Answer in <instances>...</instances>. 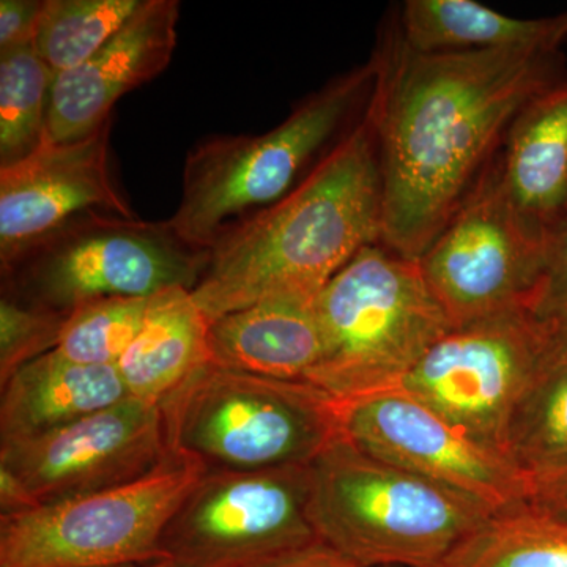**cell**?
<instances>
[{"mask_svg": "<svg viewBox=\"0 0 567 567\" xmlns=\"http://www.w3.org/2000/svg\"><path fill=\"white\" fill-rule=\"evenodd\" d=\"M372 58L380 244L420 259L487 173L518 112L567 80L566 59L544 50L427 54L398 31Z\"/></svg>", "mask_w": 567, "mask_h": 567, "instance_id": "cell-1", "label": "cell"}, {"mask_svg": "<svg viewBox=\"0 0 567 567\" xmlns=\"http://www.w3.org/2000/svg\"><path fill=\"white\" fill-rule=\"evenodd\" d=\"M382 216V169L369 104L349 136L292 194L208 249L194 301L210 323L260 301L319 297L361 249L380 244Z\"/></svg>", "mask_w": 567, "mask_h": 567, "instance_id": "cell-2", "label": "cell"}, {"mask_svg": "<svg viewBox=\"0 0 567 567\" xmlns=\"http://www.w3.org/2000/svg\"><path fill=\"white\" fill-rule=\"evenodd\" d=\"M375 82L372 58L306 96L270 132L197 142L183 166L181 204L167 223L186 244L208 251L281 203L361 122Z\"/></svg>", "mask_w": 567, "mask_h": 567, "instance_id": "cell-3", "label": "cell"}, {"mask_svg": "<svg viewBox=\"0 0 567 567\" xmlns=\"http://www.w3.org/2000/svg\"><path fill=\"white\" fill-rule=\"evenodd\" d=\"M309 516L323 544L371 567H451L494 517L380 461L344 435L309 462Z\"/></svg>", "mask_w": 567, "mask_h": 567, "instance_id": "cell-4", "label": "cell"}, {"mask_svg": "<svg viewBox=\"0 0 567 567\" xmlns=\"http://www.w3.org/2000/svg\"><path fill=\"white\" fill-rule=\"evenodd\" d=\"M322 354L308 377L338 402L398 390L453 330L417 259L365 246L316 300Z\"/></svg>", "mask_w": 567, "mask_h": 567, "instance_id": "cell-5", "label": "cell"}, {"mask_svg": "<svg viewBox=\"0 0 567 567\" xmlns=\"http://www.w3.org/2000/svg\"><path fill=\"white\" fill-rule=\"evenodd\" d=\"M162 406L171 450L199 458L207 470L308 465L342 434L339 402L312 383L212 361Z\"/></svg>", "mask_w": 567, "mask_h": 567, "instance_id": "cell-6", "label": "cell"}, {"mask_svg": "<svg viewBox=\"0 0 567 567\" xmlns=\"http://www.w3.org/2000/svg\"><path fill=\"white\" fill-rule=\"evenodd\" d=\"M207 259L167 221L91 212L25 249L0 276L3 295L70 315L103 298L193 290Z\"/></svg>", "mask_w": 567, "mask_h": 567, "instance_id": "cell-7", "label": "cell"}, {"mask_svg": "<svg viewBox=\"0 0 567 567\" xmlns=\"http://www.w3.org/2000/svg\"><path fill=\"white\" fill-rule=\"evenodd\" d=\"M207 466L171 451L147 475L0 516V567H117L162 561V536Z\"/></svg>", "mask_w": 567, "mask_h": 567, "instance_id": "cell-8", "label": "cell"}, {"mask_svg": "<svg viewBox=\"0 0 567 567\" xmlns=\"http://www.w3.org/2000/svg\"><path fill=\"white\" fill-rule=\"evenodd\" d=\"M308 465L207 470L164 528L163 561L274 567L322 543L309 516Z\"/></svg>", "mask_w": 567, "mask_h": 567, "instance_id": "cell-9", "label": "cell"}, {"mask_svg": "<svg viewBox=\"0 0 567 567\" xmlns=\"http://www.w3.org/2000/svg\"><path fill=\"white\" fill-rule=\"evenodd\" d=\"M453 328L528 309L544 268V227L511 203L494 163L417 259Z\"/></svg>", "mask_w": 567, "mask_h": 567, "instance_id": "cell-10", "label": "cell"}, {"mask_svg": "<svg viewBox=\"0 0 567 567\" xmlns=\"http://www.w3.org/2000/svg\"><path fill=\"white\" fill-rule=\"evenodd\" d=\"M550 339V328L528 309L453 328L421 358L401 390L507 457L511 421Z\"/></svg>", "mask_w": 567, "mask_h": 567, "instance_id": "cell-11", "label": "cell"}, {"mask_svg": "<svg viewBox=\"0 0 567 567\" xmlns=\"http://www.w3.org/2000/svg\"><path fill=\"white\" fill-rule=\"evenodd\" d=\"M339 415L342 435L364 453L456 492L494 516L528 505L529 481L509 458L401 388L339 402Z\"/></svg>", "mask_w": 567, "mask_h": 567, "instance_id": "cell-12", "label": "cell"}, {"mask_svg": "<svg viewBox=\"0 0 567 567\" xmlns=\"http://www.w3.org/2000/svg\"><path fill=\"white\" fill-rule=\"evenodd\" d=\"M171 451L163 406L130 398L48 434L0 443V465L48 505L133 483Z\"/></svg>", "mask_w": 567, "mask_h": 567, "instance_id": "cell-13", "label": "cell"}, {"mask_svg": "<svg viewBox=\"0 0 567 567\" xmlns=\"http://www.w3.org/2000/svg\"><path fill=\"white\" fill-rule=\"evenodd\" d=\"M111 125L0 167V268L85 213L136 218L112 171Z\"/></svg>", "mask_w": 567, "mask_h": 567, "instance_id": "cell-14", "label": "cell"}, {"mask_svg": "<svg viewBox=\"0 0 567 567\" xmlns=\"http://www.w3.org/2000/svg\"><path fill=\"white\" fill-rule=\"evenodd\" d=\"M181 2L142 0L140 9L89 61L55 74L47 142L89 136L111 121L115 103L166 70L177 47Z\"/></svg>", "mask_w": 567, "mask_h": 567, "instance_id": "cell-15", "label": "cell"}, {"mask_svg": "<svg viewBox=\"0 0 567 567\" xmlns=\"http://www.w3.org/2000/svg\"><path fill=\"white\" fill-rule=\"evenodd\" d=\"M316 298L284 297L208 324L212 363L246 374L308 382L322 354Z\"/></svg>", "mask_w": 567, "mask_h": 567, "instance_id": "cell-16", "label": "cell"}, {"mask_svg": "<svg viewBox=\"0 0 567 567\" xmlns=\"http://www.w3.org/2000/svg\"><path fill=\"white\" fill-rule=\"evenodd\" d=\"M0 386V443L48 434L132 398L117 365L76 363L58 350Z\"/></svg>", "mask_w": 567, "mask_h": 567, "instance_id": "cell-17", "label": "cell"}, {"mask_svg": "<svg viewBox=\"0 0 567 567\" xmlns=\"http://www.w3.org/2000/svg\"><path fill=\"white\" fill-rule=\"evenodd\" d=\"M495 171L511 203L539 226L567 207V80L518 112Z\"/></svg>", "mask_w": 567, "mask_h": 567, "instance_id": "cell-18", "label": "cell"}, {"mask_svg": "<svg viewBox=\"0 0 567 567\" xmlns=\"http://www.w3.org/2000/svg\"><path fill=\"white\" fill-rule=\"evenodd\" d=\"M208 320L183 287L153 295L140 334L117 363L130 395L163 405L210 361Z\"/></svg>", "mask_w": 567, "mask_h": 567, "instance_id": "cell-19", "label": "cell"}, {"mask_svg": "<svg viewBox=\"0 0 567 567\" xmlns=\"http://www.w3.org/2000/svg\"><path fill=\"white\" fill-rule=\"evenodd\" d=\"M395 31L410 50L427 54L561 51L567 40V13L540 20H520L473 0H409Z\"/></svg>", "mask_w": 567, "mask_h": 567, "instance_id": "cell-20", "label": "cell"}, {"mask_svg": "<svg viewBox=\"0 0 567 567\" xmlns=\"http://www.w3.org/2000/svg\"><path fill=\"white\" fill-rule=\"evenodd\" d=\"M507 457L529 483L567 465V334L551 331L511 421Z\"/></svg>", "mask_w": 567, "mask_h": 567, "instance_id": "cell-21", "label": "cell"}, {"mask_svg": "<svg viewBox=\"0 0 567 567\" xmlns=\"http://www.w3.org/2000/svg\"><path fill=\"white\" fill-rule=\"evenodd\" d=\"M54 78L33 47L0 54V167L47 144Z\"/></svg>", "mask_w": 567, "mask_h": 567, "instance_id": "cell-22", "label": "cell"}, {"mask_svg": "<svg viewBox=\"0 0 567 567\" xmlns=\"http://www.w3.org/2000/svg\"><path fill=\"white\" fill-rule=\"evenodd\" d=\"M142 0H44L33 48L55 74L76 69L102 50Z\"/></svg>", "mask_w": 567, "mask_h": 567, "instance_id": "cell-23", "label": "cell"}, {"mask_svg": "<svg viewBox=\"0 0 567 567\" xmlns=\"http://www.w3.org/2000/svg\"><path fill=\"white\" fill-rule=\"evenodd\" d=\"M451 567H567V520L529 505L498 514Z\"/></svg>", "mask_w": 567, "mask_h": 567, "instance_id": "cell-24", "label": "cell"}, {"mask_svg": "<svg viewBox=\"0 0 567 567\" xmlns=\"http://www.w3.org/2000/svg\"><path fill=\"white\" fill-rule=\"evenodd\" d=\"M152 297L103 298L74 309L58 352L81 364L117 365L140 334Z\"/></svg>", "mask_w": 567, "mask_h": 567, "instance_id": "cell-25", "label": "cell"}, {"mask_svg": "<svg viewBox=\"0 0 567 567\" xmlns=\"http://www.w3.org/2000/svg\"><path fill=\"white\" fill-rule=\"evenodd\" d=\"M69 315L0 295V385L18 369L58 349Z\"/></svg>", "mask_w": 567, "mask_h": 567, "instance_id": "cell-26", "label": "cell"}, {"mask_svg": "<svg viewBox=\"0 0 567 567\" xmlns=\"http://www.w3.org/2000/svg\"><path fill=\"white\" fill-rule=\"evenodd\" d=\"M532 315L555 333L567 334V207L544 227V268Z\"/></svg>", "mask_w": 567, "mask_h": 567, "instance_id": "cell-27", "label": "cell"}, {"mask_svg": "<svg viewBox=\"0 0 567 567\" xmlns=\"http://www.w3.org/2000/svg\"><path fill=\"white\" fill-rule=\"evenodd\" d=\"M43 7L44 0L0 2V54L33 47Z\"/></svg>", "mask_w": 567, "mask_h": 567, "instance_id": "cell-28", "label": "cell"}, {"mask_svg": "<svg viewBox=\"0 0 567 567\" xmlns=\"http://www.w3.org/2000/svg\"><path fill=\"white\" fill-rule=\"evenodd\" d=\"M528 505L567 520V465L529 483Z\"/></svg>", "mask_w": 567, "mask_h": 567, "instance_id": "cell-29", "label": "cell"}, {"mask_svg": "<svg viewBox=\"0 0 567 567\" xmlns=\"http://www.w3.org/2000/svg\"><path fill=\"white\" fill-rule=\"evenodd\" d=\"M39 506V499L24 481L7 466L0 465V516H13Z\"/></svg>", "mask_w": 567, "mask_h": 567, "instance_id": "cell-30", "label": "cell"}, {"mask_svg": "<svg viewBox=\"0 0 567 567\" xmlns=\"http://www.w3.org/2000/svg\"><path fill=\"white\" fill-rule=\"evenodd\" d=\"M274 567H371L365 566L357 559L347 557L341 551L334 550L327 544L320 543L316 546L305 548L292 557L284 559Z\"/></svg>", "mask_w": 567, "mask_h": 567, "instance_id": "cell-31", "label": "cell"}, {"mask_svg": "<svg viewBox=\"0 0 567 567\" xmlns=\"http://www.w3.org/2000/svg\"><path fill=\"white\" fill-rule=\"evenodd\" d=\"M117 567H173L167 561H152V563H140V565H125Z\"/></svg>", "mask_w": 567, "mask_h": 567, "instance_id": "cell-32", "label": "cell"}]
</instances>
